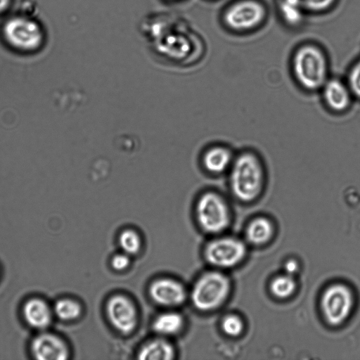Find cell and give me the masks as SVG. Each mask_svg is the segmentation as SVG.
<instances>
[{
	"label": "cell",
	"instance_id": "obj_11",
	"mask_svg": "<svg viewBox=\"0 0 360 360\" xmlns=\"http://www.w3.org/2000/svg\"><path fill=\"white\" fill-rule=\"evenodd\" d=\"M22 315L29 326L39 330L46 329L54 316L53 308L40 297L27 300L22 305Z\"/></svg>",
	"mask_w": 360,
	"mask_h": 360
},
{
	"label": "cell",
	"instance_id": "obj_18",
	"mask_svg": "<svg viewBox=\"0 0 360 360\" xmlns=\"http://www.w3.org/2000/svg\"><path fill=\"white\" fill-rule=\"evenodd\" d=\"M52 308L54 316L63 321H74L79 318L82 313L79 303L68 297L56 300Z\"/></svg>",
	"mask_w": 360,
	"mask_h": 360
},
{
	"label": "cell",
	"instance_id": "obj_15",
	"mask_svg": "<svg viewBox=\"0 0 360 360\" xmlns=\"http://www.w3.org/2000/svg\"><path fill=\"white\" fill-rule=\"evenodd\" d=\"M174 356L172 346L164 340H155L144 345L139 352L142 360H169Z\"/></svg>",
	"mask_w": 360,
	"mask_h": 360
},
{
	"label": "cell",
	"instance_id": "obj_8",
	"mask_svg": "<svg viewBox=\"0 0 360 360\" xmlns=\"http://www.w3.org/2000/svg\"><path fill=\"white\" fill-rule=\"evenodd\" d=\"M245 255V245L233 238L212 241L205 249L207 260L214 266L231 267L239 263Z\"/></svg>",
	"mask_w": 360,
	"mask_h": 360
},
{
	"label": "cell",
	"instance_id": "obj_12",
	"mask_svg": "<svg viewBox=\"0 0 360 360\" xmlns=\"http://www.w3.org/2000/svg\"><path fill=\"white\" fill-rule=\"evenodd\" d=\"M153 300L163 306L173 307L182 304L186 299L184 287L176 281L162 278L153 283L149 289Z\"/></svg>",
	"mask_w": 360,
	"mask_h": 360
},
{
	"label": "cell",
	"instance_id": "obj_28",
	"mask_svg": "<svg viewBox=\"0 0 360 360\" xmlns=\"http://www.w3.org/2000/svg\"><path fill=\"white\" fill-rule=\"evenodd\" d=\"M170 1H176V0H170Z\"/></svg>",
	"mask_w": 360,
	"mask_h": 360
},
{
	"label": "cell",
	"instance_id": "obj_6",
	"mask_svg": "<svg viewBox=\"0 0 360 360\" xmlns=\"http://www.w3.org/2000/svg\"><path fill=\"white\" fill-rule=\"evenodd\" d=\"M352 306V293L342 284L329 286L322 296L321 307L324 316L333 326L342 323L349 315Z\"/></svg>",
	"mask_w": 360,
	"mask_h": 360
},
{
	"label": "cell",
	"instance_id": "obj_27",
	"mask_svg": "<svg viewBox=\"0 0 360 360\" xmlns=\"http://www.w3.org/2000/svg\"><path fill=\"white\" fill-rule=\"evenodd\" d=\"M286 274L292 276L298 269V264L295 260L290 259L284 265Z\"/></svg>",
	"mask_w": 360,
	"mask_h": 360
},
{
	"label": "cell",
	"instance_id": "obj_5",
	"mask_svg": "<svg viewBox=\"0 0 360 360\" xmlns=\"http://www.w3.org/2000/svg\"><path fill=\"white\" fill-rule=\"evenodd\" d=\"M196 215L201 227L209 233H219L227 226L229 211L224 198L214 191L202 193L196 203Z\"/></svg>",
	"mask_w": 360,
	"mask_h": 360
},
{
	"label": "cell",
	"instance_id": "obj_17",
	"mask_svg": "<svg viewBox=\"0 0 360 360\" xmlns=\"http://www.w3.org/2000/svg\"><path fill=\"white\" fill-rule=\"evenodd\" d=\"M183 323V318L179 314L167 312L158 316L153 326L158 333L169 335L177 333L181 329Z\"/></svg>",
	"mask_w": 360,
	"mask_h": 360
},
{
	"label": "cell",
	"instance_id": "obj_3",
	"mask_svg": "<svg viewBox=\"0 0 360 360\" xmlns=\"http://www.w3.org/2000/svg\"><path fill=\"white\" fill-rule=\"evenodd\" d=\"M292 70L297 84L304 89H321L328 80V63L322 51L316 46L300 47L292 60Z\"/></svg>",
	"mask_w": 360,
	"mask_h": 360
},
{
	"label": "cell",
	"instance_id": "obj_19",
	"mask_svg": "<svg viewBox=\"0 0 360 360\" xmlns=\"http://www.w3.org/2000/svg\"><path fill=\"white\" fill-rule=\"evenodd\" d=\"M295 289V282L290 275H283L274 278L271 284V290L277 297L286 298Z\"/></svg>",
	"mask_w": 360,
	"mask_h": 360
},
{
	"label": "cell",
	"instance_id": "obj_1",
	"mask_svg": "<svg viewBox=\"0 0 360 360\" xmlns=\"http://www.w3.org/2000/svg\"><path fill=\"white\" fill-rule=\"evenodd\" d=\"M0 38L13 51L34 53L39 51L46 41L43 24L27 12L7 15L0 25Z\"/></svg>",
	"mask_w": 360,
	"mask_h": 360
},
{
	"label": "cell",
	"instance_id": "obj_16",
	"mask_svg": "<svg viewBox=\"0 0 360 360\" xmlns=\"http://www.w3.org/2000/svg\"><path fill=\"white\" fill-rule=\"evenodd\" d=\"M273 228L271 222L266 218L259 217L254 219L247 230V238L250 243L260 245L268 241L272 235Z\"/></svg>",
	"mask_w": 360,
	"mask_h": 360
},
{
	"label": "cell",
	"instance_id": "obj_24",
	"mask_svg": "<svg viewBox=\"0 0 360 360\" xmlns=\"http://www.w3.org/2000/svg\"><path fill=\"white\" fill-rule=\"evenodd\" d=\"M347 85L352 95L360 98V60L352 68L348 75Z\"/></svg>",
	"mask_w": 360,
	"mask_h": 360
},
{
	"label": "cell",
	"instance_id": "obj_2",
	"mask_svg": "<svg viewBox=\"0 0 360 360\" xmlns=\"http://www.w3.org/2000/svg\"><path fill=\"white\" fill-rule=\"evenodd\" d=\"M266 174L259 157L243 151L234 157L229 170V186L233 196L243 202L256 200L264 190Z\"/></svg>",
	"mask_w": 360,
	"mask_h": 360
},
{
	"label": "cell",
	"instance_id": "obj_20",
	"mask_svg": "<svg viewBox=\"0 0 360 360\" xmlns=\"http://www.w3.org/2000/svg\"><path fill=\"white\" fill-rule=\"evenodd\" d=\"M279 8L283 20L288 24L297 25L302 21L304 11L293 3L281 0Z\"/></svg>",
	"mask_w": 360,
	"mask_h": 360
},
{
	"label": "cell",
	"instance_id": "obj_9",
	"mask_svg": "<svg viewBox=\"0 0 360 360\" xmlns=\"http://www.w3.org/2000/svg\"><path fill=\"white\" fill-rule=\"evenodd\" d=\"M106 312L112 325L122 333H131L137 324V312L129 299L117 295L106 304Z\"/></svg>",
	"mask_w": 360,
	"mask_h": 360
},
{
	"label": "cell",
	"instance_id": "obj_14",
	"mask_svg": "<svg viewBox=\"0 0 360 360\" xmlns=\"http://www.w3.org/2000/svg\"><path fill=\"white\" fill-rule=\"evenodd\" d=\"M234 157L227 147L214 145L208 147L202 153L201 163L206 172L219 175L229 172Z\"/></svg>",
	"mask_w": 360,
	"mask_h": 360
},
{
	"label": "cell",
	"instance_id": "obj_26",
	"mask_svg": "<svg viewBox=\"0 0 360 360\" xmlns=\"http://www.w3.org/2000/svg\"><path fill=\"white\" fill-rule=\"evenodd\" d=\"M14 0H0V16L6 15L11 9Z\"/></svg>",
	"mask_w": 360,
	"mask_h": 360
},
{
	"label": "cell",
	"instance_id": "obj_22",
	"mask_svg": "<svg viewBox=\"0 0 360 360\" xmlns=\"http://www.w3.org/2000/svg\"><path fill=\"white\" fill-rule=\"evenodd\" d=\"M293 3L304 12H321L330 8L335 0H287Z\"/></svg>",
	"mask_w": 360,
	"mask_h": 360
},
{
	"label": "cell",
	"instance_id": "obj_7",
	"mask_svg": "<svg viewBox=\"0 0 360 360\" xmlns=\"http://www.w3.org/2000/svg\"><path fill=\"white\" fill-rule=\"evenodd\" d=\"M266 11L264 6L255 0H243L230 6L224 12V22L236 31L252 29L264 20Z\"/></svg>",
	"mask_w": 360,
	"mask_h": 360
},
{
	"label": "cell",
	"instance_id": "obj_10",
	"mask_svg": "<svg viewBox=\"0 0 360 360\" xmlns=\"http://www.w3.org/2000/svg\"><path fill=\"white\" fill-rule=\"evenodd\" d=\"M30 352L38 360H66L69 356L65 342L58 335L44 331L32 339Z\"/></svg>",
	"mask_w": 360,
	"mask_h": 360
},
{
	"label": "cell",
	"instance_id": "obj_4",
	"mask_svg": "<svg viewBox=\"0 0 360 360\" xmlns=\"http://www.w3.org/2000/svg\"><path fill=\"white\" fill-rule=\"evenodd\" d=\"M229 289V281L225 275L215 271L208 272L195 284L192 301L200 310H212L226 299Z\"/></svg>",
	"mask_w": 360,
	"mask_h": 360
},
{
	"label": "cell",
	"instance_id": "obj_23",
	"mask_svg": "<svg viewBox=\"0 0 360 360\" xmlns=\"http://www.w3.org/2000/svg\"><path fill=\"white\" fill-rule=\"evenodd\" d=\"M221 327L226 334L234 337L241 333L243 329V323L237 316L230 315L223 320Z\"/></svg>",
	"mask_w": 360,
	"mask_h": 360
},
{
	"label": "cell",
	"instance_id": "obj_21",
	"mask_svg": "<svg viewBox=\"0 0 360 360\" xmlns=\"http://www.w3.org/2000/svg\"><path fill=\"white\" fill-rule=\"evenodd\" d=\"M119 243L126 254L134 255L141 248V239L139 236L132 230H125L121 233Z\"/></svg>",
	"mask_w": 360,
	"mask_h": 360
},
{
	"label": "cell",
	"instance_id": "obj_13",
	"mask_svg": "<svg viewBox=\"0 0 360 360\" xmlns=\"http://www.w3.org/2000/svg\"><path fill=\"white\" fill-rule=\"evenodd\" d=\"M326 106L333 112H345L351 103L352 92L347 84L338 79H328L321 89Z\"/></svg>",
	"mask_w": 360,
	"mask_h": 360
},
{
	"label": "cell",
	"instance_id": "obj_25",
	"mask_svg": "<svg viewBox=\"0 0 360 360\" xmlns=\"http://www.w3.org/2000/svg\"><path fill=\"white\" fill-rule=\"evenodd\" d=\"M113 269L117 271H122L127 268L129 264V257L125 254L115 255L111 261Z\"/></svg>",
	"mask_w": 360,
	"mask_h": 360
}]
</instances>
